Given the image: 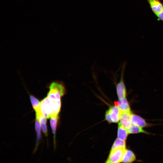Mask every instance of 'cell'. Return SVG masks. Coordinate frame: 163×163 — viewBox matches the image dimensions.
<instances>
[{
    "instance_id": "1",
    "label": "cell",
    "mask_w": 163,
    "mask_h": 163,
    "mask_svg": "<svg viewBox=\"0 0 163 163\" xmlns=\"http://www.w3.org/2000/svg\"><path fill=\"white\" fill-rule=\"evenodd\" d=\"M47 96L40 102L41 110L47 118L58 117L61 107V97L66 92L65 86L59 81L52 82L50 85Z\"/></svg>"
},
{
    "instance_id": "2",
    "label": "cell",
    "mask_w": 163,
    "mask_h": 163,
    "mask_svg": "<svg viewBox=\"0 0 163 163\" xmlns=\"http://www.w3.org/2000/svg\"><path fill=\"white\" fill-rule=\"evenodd\" d=\"M126 150V147L120 148L111 151L106 162L117 163L122 162L123 155Z\"/></svg>"
},
{
    "instance_id": "3",
    "label": "cell",
    "mask_w": 163,
    "mask_h": 163,
    "mask_svg": "<svg viewBox=\"0 0 163 163\" xmlns=\"http://www.w3.org/2000/svg\"><path fill=\"white\" fill-rule=\"evenodd\" d=\"M123 70L122 71L120 80L116 86L117 93L119 99L126 97V87L123 81Z\"/></svg>"
},
{
    "instance_id": "4",
    "label": "cell",
    "mask_w": 163,
    "mask_h": 163,
    "mask_svg": "<svg viewBox=\"0 0 163 163\" xmlns=\"http://www.w3.org/2000/svg\"><path fill=\"white\" fill-rule=\"evenodd\" d=\"M149 7L156 15L163 10V3L161 0H146Z\"/></svg>"
},
{
    "instance_id": "5",
    "label": "cell",
    "mask_w": 163,
    "mask_h": 163,
    "mask_svg": "<svg viewBox=\"0 0 163 163\" xmlns=\"http://www.w3.org/2000/svg\"><path fill=\"white\" fill-rule=\"evenodd\" d=\"M132 114L131 111H121L120 119V123L127 129L130 128L132 124L131 121Z\"/></svg>"
},
{
    "instance_id": "6",
    "label": "cell",
    "mask_w": 163,
    "mask_h": 163,
    "mask_svg": "<svg viewBox=\"0 0 163 163\" xmlns=\"http://www.w3.org/2000/svg\"><path fill=\"white\" fill-rule=\"evenodd\" d=\"M112 122L117 123L120 119L121 111L116 106H112L108 110Z\"/></svg>"
},
{
    "instance_id": "7",
    "label": "cell",
    "mask_w": 163,
    "mask_h": 163,
    "mask_svg": "<svg viewBox=\"0 0 163 163\" xmlns=\"http://www.w3.org/2000/svg\"><path fill=\"white\" fill-rule=\"evenodd\" d=\"M114 104L122 111H130L129 105L126 97L119 98L118 102H115Z\"/></svg>"
},
{
    "instance_id": "8",
    "label": "cell",
    "mask_w": 163,
    "mask_h": 163,
    "mask_svg": "<svg viewBox=\"0 0 163 163\" xmlns=\"http://www.w3.org/2000/svg\"><path fill=\"white\" fill-rule=\"evenodd\" d=\"M131 121L132 123L141 127H145L148 125L144 119L136 114H132Z\"/></svg>"
},
{
    "instance_id": "9",
    "label": "cell",
    "mask_w": 163,
    "mask_h": 163,
    "mask_svg": "<svg viewBox=\"0 0 163 163\" xmlns=\"http://www.w3.org/2000/svg\"><path fill=\"white\" fill-rule=\"evenodd\" d=\"M136 159V156L134 153L129 150H126L123 158L122 162L130 163Z\"/></svg>"
},
{
    "instance_id": "10",
    "label": "cell",
    "mask_w": 163,
    "mask_h": 163,
    "mask_svg": "<svg viewBox=\"0 0 163 163\" xmlns=\"http://www.w3.org/2000/svg\"><path fill=\"white\" fill-rule=\"evenodd\" d=\"M120 123H119L117 132V137L119 139L125 141L129 133L127 130Z\"/></svg>"
},
{
    "instance_id": "11",
    "label": "cell",
    "mask_w": 163,
    "mask_h": 163,
    "mask_svg": "<svg viewBox=\"0 0 163 163\" xmlns=\"http://www.w3.org/2000/svg\"><path fill=\"white\" fill-rule=\"evenodd\" d=\"M35 129L37 135V140L36 147L35 148V150L39 143L41 139V125L40 122L38 118L36 117L35 123Z\"/></svg>"
},
{
    "instance_id": "12",
    "label": "cell",
    "mask_w": 163,
    "mask_h": 163,
    "mask_svg": "<svg viewBox=\"0 0 163 163\" xmlns=\"http://www.w3.org/2000/svg\"><path fill=\"white\" fill-rule=\"evenodd\" d=\"M128 133L130 134L139 133H144L148 134V133L142 129L141 127L132 123L129 128L127 129Z\"/></svg>"
},
{
    "instance_id": "13",
    "label": "cell",
    "mask_w": 163,
    "mask_h": 163,
    "mask_svg": "<svg viewBox=\"0 0 163 163\" xmlns=\"http://www.w3.org/2000/svg\"><path fill=\"white\" fill-rule=\"evenodd\" d=\"M58 117H51L50 120V125L54 136V144H55L56 132Z\"/></svg>"
},
{
    "instance_id": "14",
    "label": "cell",
    "mask_w": 163,
    "mask_h": 163,
    "mask_svg": "<svg viewBox=\"0 0 163 163\" xmlns=\"http://www.w3.org/2000/svg\"><path fill=\"white\" fill-rule=\"evenodd\" d=\"M125 147H126L125 141L122 140L118 138L114 141L111 151L118 148Z\"/></svg>"
},
{
    "instance_id": "15",
    "label": "cell",
    "mask_w": 163,
    "mask_h": 163,
    "mask_svg": "<svg viewBox=\"0 0 163 163\" xmlns=\"http://www.w3.org/2000/svg\"><path fill=\"white\" fill-rule=\"evenodd\" d=\"M30 98L33 107L35 110L40 106V102L37 98L32 95H30Z\"/></svg>"
},
{
    "instance_id": "16",
    "label": "cell",
    "mask_w": 163,
    "mask_h": 163,
    "mask_svg": "<svg viewBox=\"0 0 163 163\" xmlns=\"http://www.w3.org/2000/svg\"><path fill=\"white\" fill-rule=\"evenodd\" d=\"M105 117L106 120L108 122L110 123L112 122L110 114L108 110L107 111L106 113Z\"/></svg>"
},
{
    "instance_id": "17",
    "label": "cell",
    "mask_w": 163,
    "mask_h": 163,
    "mask_svg": "<svg viewBox=\"0 0 163 163\" xmlns=\"http://www.w3.org/2000/svg\"><path fill=\"white\" fill-rule=\"evenodd\" d=\"M158 20L163 22V10L156 15Z\"/></svg>"
}]
</instances>
